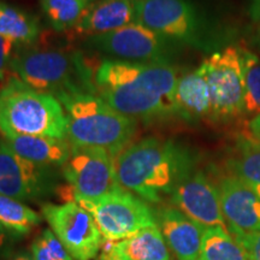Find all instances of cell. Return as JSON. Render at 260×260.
<instances>
[{
    "label": "cell",
    "instance_id": "cell-1",
    "mask_svg": "<svg viewBox=\"0 0 260 260\" xmlns=\"http://www.w3.org/2000/svg\"><path fill=\"white\" fill-rule=\"evenodd\" d=\"M176 68L170 63L103 59L93 74L95 94L129 118L151 121L175 115Z\"/></svg>",
    "mask_w": 260,
    "mask_h": 260
},
{
    "label": "cell",
    "instance_id": "cell-2",
    "mask_svg": "<svg viewBox=\"0 0 260 260\" xmlns=\"http://www.w3.org/2000/svg\"><path fill=\"white\" fill-rule=\"evenodd\" d=\"M193 167V157L186 147L155 136L130 144L115 157L119 186L153 204L171 197L178 182Z\"/></svg>",
    "mask_w": 260,
    "mask_h": 260
},
{
    "label": "cell",
    "instance_id": "cell-3",
    "mask_svg": "<svg viewBox=\"0 0 260 260\" xmlns=\"http://www.w3.org/2000/svg\"><path fill=\"white\" fill-rule=\"evenodd\" d=\"M56 98L67 117V140L73 146L102 148L112 157L130 145L138 123L117 112L95 93L64 92Z\"/></svg>",
    "mask_w": 260,
    "mask_h": 260
},
{
    "label": "cell",
    "instance_id": "cell-4",
    "mask_svg": "<svg viewBox=\"0 0 260 260\" xmlns=\"http://www.w3.org/2000/svg\"><path fill=\"white\" fill-rule=\"evenodd\" d=\"M0 133L11 136L67 139V117L56 96L10 77L0 89Z\"/></svg>",
    "mask_w": 260,
    "mask_h": 260
},
{
    "label": "cell",
    "instance_id": "cell-5",
    "mask_svg": "<svg viewBox=\"0 0 260 260\" xmlns=\"http://www.w3.org/2000/svg\"><path fill=\"white\" fill-rule=\"evenodd\" d=\"M10 69L30 88L54 96L77 90L95 93L93 71L77 52L28 48L15 54Z\"/></svg>",
    "mask_w": 260,
    "mask_h": 260
},
{
    "label": "cell",
    "instance_id": "cell-6",
    "mask_svg": "<svg viewBox=\"0 0 260 260\" xmlns=\"http://www.w3.org/2000/svg\"><path fill=\"white\" fill-rule=\"evenodd\" d=\"M136 23L161 38L201 51L216 47L213 28L190 0H138Z\"/></svg>",
    "mask_w": 260,
    "mask_h": 260
},
{
    "label": "cell",
    "instance_id": "cell-7",
    "mask_svg": "<svg viewBox=\"0 0 260 260\" xmlns=\"http://www.w3.org/2000/svg\"><path fill=\"white\" fill-rule=\"evenodd\" d=\"M210 90L211 119L217 124L245 117V80L241 47L226 46L214 51L200 65Z\"/></svg>",
    "mask_w": 260,
    "mask_h": 260
},
{
    "label": "cell",
    "instance_id": "cell-8",
    "mask_svg": "<svg viewBox=\"0 0 260 260\" xmlns=\"http://www.w3.org/2000/svg\"><path fill=\"white\" fill-rule=\"evenodd\" d=\"M73 200L92 214L106 241H121L145 228L157 225L155 213L147 203L123 188L98 199L74 195Z\"/></svg>",
    "mask_w": 260,
    "mask_h": 260
},
{
    "label": "cell",
    "instance_id": "cell-9",
    "mask_svg": "<svg viewBox=\"0 0 260 260\" xmlns=\"http://www.w3.org/2000/svg\"><path fill=\"white\" fill-rule=\"evenodd\" d=\"M86 45L110 59L152 64L170 63L174 42L135 22L107 34L90 37Z\"/></svg>",
    "mask_w": 260,
    "mask_h": 260
},
{
    "label": "cell",
    "instance_id": "cell-10",
    "mask_svg": "<svg viewBox=\"0 0 260 260\" xmlns=\"http://www.w3.org/2000/svg\"><path fill=\"white\" fill-rule=\"evenodd\" d=\"M41 212L51 230L75 260H93L103 245V236L92 214L75 201L45 204Z\"/></svg>",
    "mask_w": 260,
    "mask_h": 260
},
{
    "label": "cell",
    "instance_id": "cell-11",
    "mask_svg": "<svg viewBox=\"0 0 260 260\" xmlns=\"http://www.w3.org/2000/svg\"><path fill=\"white\" fill-rule=\"evenodd\" d=\"M63 175L73 197L98 199L122 188L116 177L115 157L102 148L71 145Z\"/></svg>",
    "mask_w": 260,
    "mask_h": 260
},
{
    "label": "cell",
    "instance_id": "cell-12",
    "mask_svg": "<svg viewBox=\"0 0 260 260\" xmlns=\"http://www.w3.org/2000/svg\"><path fill=\"white\" fill-rule=\"evenodd\" d=\"M170 199L176 209L204 229L219 226L228 230L218 189L204 171L193 169L178 182Z\"/></svg>",
    "mask_w": 260,
    "mask_h": 260
},
{
    "label": "cell",
    "instance_id": "cell-13",
    "mask_svg": "<svg viewBox=\"0 0 260 260\" xmlns=\"http://www.w3.org/2000/svg\"><path fill=\"white\" fill-rule=\"evenodd\" d=\"M48 167L22 158L0 141V194L18 201L34 200L50 189Z\"/></svg>",
    "mask_w": 260,
    "mask_h": 260
},
{
    "label": "cell",
    "instance_id": "cell-14",
    "mask_svg": "<svg viewBox=\"0 0 260 260\" xmlns=\"http://www.w3.org/2000/svg\"><path fill=\"white\" fill-rule=\"evenodd\" d=\"M217 189L228 230L235 237L260 230V199L235 175L219 178Z\"/></svg>",
    "mask_w": 260,
    "mask_h": 260
},
{
    "label": "cell",
    "instance_id": "cell-15",
    "mask_svg": "<svg viewBox=\"0 0 260 260\" xmlns=\"http://www.w3.org/2000/svg\"><path fill=\"white\" fill-rule=\"evenodd\" d=\"M154 213L162 239L176 259L198 260L204 228L175 206H162Z\"/></svg>",
    "mask_w": 260,
    "mask_h": 260
},
{
    "label": "cell",
    "instance_id": "cell-16",
    "mask_svg": "<svg viewBox=\"0 0 260 260\" xmlns=\"http://www.w3.org/2000/svg\"><path fill=\"white\" fill-rule=\"evenodd\" d=\"M138 0H98L86 9L75 30L96 37L136 22Z\"/></svg>",
    "mask_w": 260,
    "mask_h": 260
},
{
    "label": "cell",
    "instance_id": "cell-17",
    "mask_svg": "<svg viewBox=\"0 0 260 260\" xmlns=\"http://www.w3.org/2000/svg\"><path fill=\"white\" fill-rule=\"evenodd\" d=\"M107 242L98 260H171L158 224L121 241Z\"/></svg>",
    "mask_w": 260,
    "mask_h": 260
},
{
    "label": "cell",
    "instance_id": "cell-18",
    "mask_svg": "<svg viewBox=\"0 0 260 260\" xmlns=\"http://www.w3.org/2000/svg\"><path fill=\"white\" fill-rule=\"evenodd\" d=\"M175 115L189 123L211 119L210 90L200 68L178 77L175 89Z\"/></svg>",
    "mask_w": 260,
    "mask_h": 260
},
{
    "label": "cell",
    "instance_id": "cell-19",
    "mask_svg": "<svg viewBox=\"0 0 260 260\" xmlns=\"http://www.w3.org/2000/svg\"><path fill=\"white\" fill-rule=\"evenodd\" d=\"M4 141L22 158L42 167H63L71 152L67 139L21 135L6 138Z\"/></svg>",
    "mask_w": 260,
    "mask_h": 260
},
{
    "label": "cell",
    "instance_id": "cell-20",
    "mask_svg": "<svg viewBox=\"0 0 260 260\" xmlns=\"http://www.w3.org/2000/svg\"><path fill=\"white\" fill-rule=\"evenodd\" d=\"M230 174L241 180L260 199V141L246 133L234 140L232 155L228 161Z\"/></svg>",
    "mask_w": 260,
    "mask_h": 260
},
{
    "label": "cell",
    "instance_id": "cell-21",
    "mask_svg": "<svg viewBox=\"0 0 260 260\" xmlns=\"http://www.w3.org/2000/svg\"><path fill=\"white\" fill-rule=\"evenodd\" d=\"M40 24L34 16L5 3H0V35L14 40L16 44L27 45L37 40Z\"/></svg>",
    "mask_w": 260,
    "mask_h": 260
},
{
    "label": "cell",
    "instance_id": "cell-22",
    "mask_svg": "<svg viewBox=\"0 0 260 260\" xmlns=\"http://www.w3.org/2000/svg\"><path fill=\"white\" fill-rule=\"evenodd\" d=\"M198 260H249L245 249L229 230L214 226L204 229Z\"/></svg>",
    "mask_w": 260,
    "mask_h": 260
},
{
    "label": "cell",
    "instance_id": "cell-23",
    "mask_svg": "<svg viewBox=\"0 0 260 260\" xmlns=\"http://www.w3.org/2000/svg\"><path fill=\"white\" fill-rule=\"evenodd\" d=\"M40 222V214L22 201L0 194V225L5 230L19 235H27Z\"/></svg>",
    "mask_w": 260,
    "mask_h": 260
},
{
    "label": "cell",
    "instance_id": "cell-24",
    "mask_svg": "<svg viewBox=\"0 0 260 260\" xmlns=\"http://www.w3.org/2000/svg\"><path fill=\"white\" fill-rule=\"evenodd\" d=\"M89 4V0H41L42 11L57 31L75 29Z\"/></svg>",
    "mask_w": 260,
    "mask_h": 260
},
{
    "label": "cell",
    "instance_id": "cell-25",
    "mask_svg": "<svg viewBox=\"0 0 260 260\" xmlns=\"http://www.w3.org/2000/svg\"><path fill=\"white\" fill-rule=\"evenodd\" d=\"M245 80V117L253 118L260 113V56L241 47Z\"/></svg>",
    "mask_w": 260,
    "mask_h": 260
},
{
    "label": "cell",
    "instance_id": "cell-26",
    "mask_svg": "<svg viewBox=\"0 0 260 260\" xmlns=\"http://www.w3.org/2000/svg\"><path fill=\"white\" fill-rule=\"evenodd\" d=\"M34 260H75L52 230H44L31 245Z\"/></svg>",
    "mask_w": 260,
    "mask_h": 260
},
{
    "label": "cell",
    "instance_id": "cell-27",
    "mask_svg": "<svg viewBox=\"0 0 260 260\" xmlns=\"http://www.w3.org/2000/svg\"><path fill=\"white\" fill-rule=\"evenodd\" d=\"M16 42L11 39L0 35V81H4L6 73L11 67Z\"/></svg>",
    "mask_w": 260,
    "mask_h": 260
},
{
    "label": "cell",
    "instance_id": "cell-28",
    "mask_svg": "<svg viewBox=\"0 0 260 260\" xmlns=\"http://www.w3.org/2000/svg\"><path fill=\"white\" fill-rule=\"evenodd\" d=\"M249 260H260V230L249 235L236 237Z\"/></svg>",
    "mask_w": 260,
    "mask_h": 260
},
{
    "label": "cell",
    "instance_id": "cell-29",
    "mask_svg": "<svg viewBox=\"0 0 260 260\" xmlns=\"http://www.w3.org/2000/svg\"><path fill=\"white\" fill-rule=\"evenodd\" d=\"M247 12L254 23H260V0H249Z\"/></svg>",
    "mask_w": 260,
    "mask_h": 260
},
{
    "label": "cell",
    "instance_id": "cell-30",
    "mask_svg": "<svg viewBox=\"0 0 260 260\" xmlns=\"http://www.w3.org/2000/svg\"><path fill=\"white\" fill-rule=\"evenodd\" d=\"M249 42L260 56V23H254L249 31Z\"/></svg>",
    "mask_w": 260,
    "mask_h": 260
},
{
    "label": "cell",
    "instance_id": "cell-31",
    "mask_svg": "<svg viewBox=\"0 0 260 260\" xmlns=\"http://www.w3.org/2000/svg\"><path fill=\"white\" fill-rule=\"evenodd\" d=\"M248 130V133L253 136V138H255L260 141V113L255 117H253L252 119H249Z\"/></svg>",
    "mask_w": 260,
    "mask_h": 260
},
{
    "label": "cell",
    "instance_id": "cell-32",
    "mask_svg": "<svg viewBox=\"0 0 260 260\" xmlns=\"http://www.w3.org/2000/svg\"><path fill=\"white\" fill-rule=\"evenodd\" d=\"M6 240H8V235H6V230L0 225V247H3L5 245Z\"/></svg>",
    "mask_w": 260,
    "mask_h": 260
},
{
    "label": "cell",
    "instance_id": "cell-33",
    "mask_svg": "<svg viewBox=\"0 0 260 260\" xmlns=\"http://www.w3.org/2000/svg\"><path fill=\"white\" fill-rule=\"evenodd\" d=\"M12 260H34L31 254L29 253H21V254H17Z\"/></svg>",
    "mask_w": 260,
    "mask_h": 260
},
{
    "label": "cell",
    "instance_id": "cell-34",
    "mask_svg": "<svg viewBox=\"0 0 260 260\" xmlns=\"http://www.w3.org/2000/svg\"><path fill=\"white\" fill-rule=\"evenodd\" d=\"M89 2H94V0H89Z\"/></svg>",
    "mask_w": 260,
    "mask_h": 260
}]
</instances>
